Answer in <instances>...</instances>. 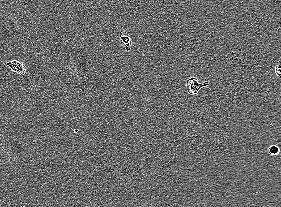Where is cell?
I'll return each instance as SVG.
<instances>
[{
	"mask_svg": "<svg viewBox=\"0 0 281 207\" xmlns=\"http://www.w3.org/2000/svg\"><path fill=\"white\" fill-rule=\"evenodd\" d=\"M208 82L205 81L203 83L198 82V79L196 77H192L187 80L186 87L188 93L192 95H197L202 88L209 86Z\"/></svg>",
	"mask_w": 281,
	"mask_h": 207,
	"instance_id": "6da1fadb",
	"label": "cell"
},
{
	"mask_svg": "<svg viewBox=\"0 0 281 207\" xmlns=\"http://www.w3.org/2000/svg\"><path fill=\"white\" fill-rule=\"evenodd\" d=\"M120 43L125 52H129L132 46V41L130 36L127 34L121 32L120 34Z\"/></svg>",
	"mask_w": 281,
	"mask_h": 207,
	"instance_id": "7a4b0ae2",
	"label": "cell"
},
{
	"mask_svg": "<svg viewBox=\"0 0 281 207\" xmlns=\"http://www.w3.org/2000/svg\"><path fill=\"white\" fill-rule=\"evenodd\" d=\"M15 66L17 67L16 72L22 75H27L26 66L23 63L17 61L15 60Z\"/></svg>",
	"mask_w": 281,
	"mask_h": 207,
	"instance_id": "3957f363",
	"label": "cell"
},
{
	"mask_svg": "<svg viewBox=\"0 0 281 207\" xmlns=\"http://www.w3.org/2000/svg\"><path fill=\"white\" fill-rule=\"evenodd\" d=\"M280 149L276 145H272L269 148L268 152L272 155H277L280 153Z\"/></svg>",
	"mask_w": 281,
	"mask_h": 207,
	"instance_id": "277c9868",
	"label": "cell"
},
{
	"mask_svg": "<svg viewBox=\"0 0 281 207\" xmlns=\"http://www.w3.org/2000/svg\"><path fill=\"white\" fill-rule=\"evenodd\" d=\"M4 65L5 66H9V67L11 68L12 71L16 72L17 67L15 66V60L11 61L8 62V63H5Z\"/></svg>",
	"mask_w": 281,
	"mask_h": 207,
	"instance_id": "5b68a950",
	"label": "cell"
},
{
	"mask_svg": "<svg viewBox=\"0 0 281 207\" xmlns=\"http://www.w3.org/2000/svg\"><path fill=\"white\" fill-rule=\"evenodd\" d=\"M275 73L278 77L280 78L281 77V66L280 65H278L276 66L275 69Z\"/></svg>",
	"mask_w": 281,
	"mask_h": 207,
	"instance_id": "8992f818",
	"label": "cell"
}]
</instances>
